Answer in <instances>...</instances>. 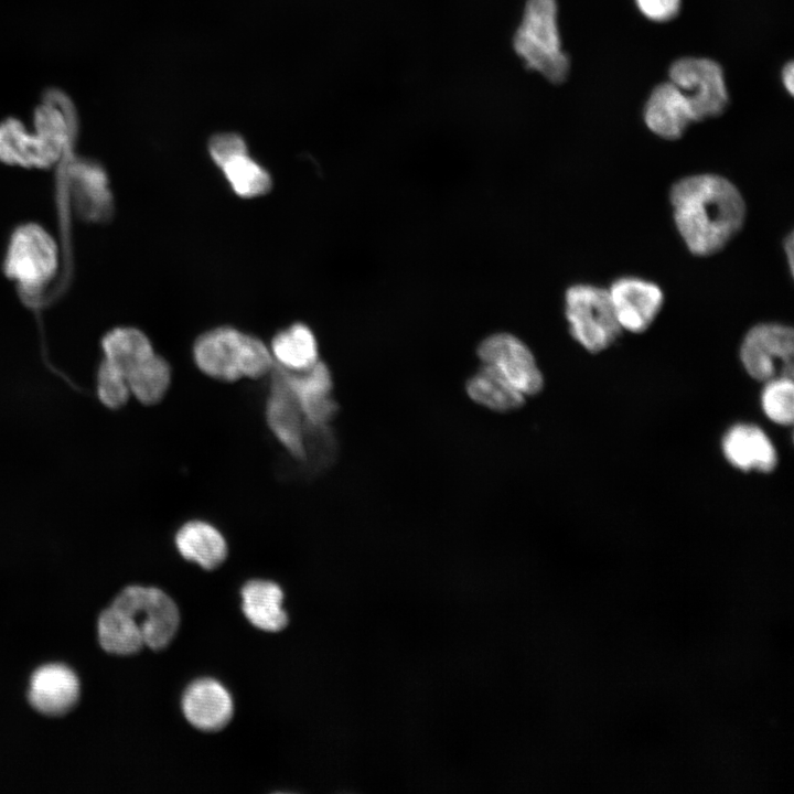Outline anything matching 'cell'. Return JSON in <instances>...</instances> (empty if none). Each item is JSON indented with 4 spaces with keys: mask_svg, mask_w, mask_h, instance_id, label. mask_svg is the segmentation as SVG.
<instances>
[{
    "mask_svg": "<svg viewBox=\"0 0 794 794\" xmlns=\"http://www.w3.org/2000/svg\"><path fill=\"white\" fill-rule=\"evenodd\" d=\"M669 203L683 243L698 257L713 256L727 247L747 217L740 190L716 173L679 179L670 187Z\"/></svg>",
    "mask_w": 794,
    "mask_h": 794,
    "instance_id": "6da1fadb",
    "label": "cell"
},
{
    "mask_svg": "<svg viewBox=\"0 0 794 794\" xmlns=\"http://www.w3.org/2000/svg\"><path fill=\"white\" fill-rule=\"evenodd\" d=\"M193 356L205 375L227 383L243 377L261 378L275 366L262 341L233 326H218L201 334L194 342Z\"/></svg>",
    "mask_w": 794,
    "mask_h": 794,
    "instance_id": "7a4b0ae2",
    "label": "cell"
},
{
    "mask_svg": "<svg viewBox=\"0 0 794 794\" xmlns=\"http://www.w3.org/2000/svg\"><path fill=\"white\" fill-rule=\"evenodd\" d=\"M513 45L529 69L554 84L566 81L570 60L561 49L556 0H527Z\"/></svg>",
    "mask_w": 794,
    "mask_h": 794,
    "instance_id": "3957f363",
    "label": "cell"
},
{
    "mask_svg": "<svg viewBox=\"0 0 794 794\" xmlns=\"http://www.w3.org/2000/svg\"><path fill=\"white\" fill-rule=\"evenodd\" d=\"M564 309L571 336L590 353L607 350L622 334L608 289L571 285L565 291Z\"/></svg>",
    "mask_w": 794,
    "mask_h": 794,
    "instance_id": "277c9868",
    "label": "cell"
},
{
    "mask_svg": "<svg viewBox=\"0 0 794 794\" xmlns=\"http://www.w3.org/2000/svg\"><path fill=\"white\" fill-rule=\"evenodd\" d=\"M58 251L53 237L37 224L19 226L9 240L4 272L25 290L47 283L56 272Z\"/></svg>",
    "mask_w": 794,
    "mask_h": 794,
    "instance_id": "5b68a950",
    "label": "cell"
},
{
    "mask_svg": "<svg viewBox=\"0 0 794 794\" xmlns=\"http://www.w3.org/2000/svg\"><path fill=\"white\" fill-rule=\"evenodd\" d=\"M141 632L143 643L154 651L165 648L174 639L180 613L175 602L154 587L128 586L112 601Z\"/></svg>",
    "mask_w": 794,
    "mask_h": 794,
    "instance_id": "8992f818",
    "label": "cell"
},
{
    "mask_svg": "<svg viewBox=\"0 0 794 794\" xmlns=\"http://www.w3.org/2000/svg\"><path fill=\"white\" fill-rule=\"evenodd\" d=\"M669 82L685 96L694 121L721 116L729 105V95L721 66L705 57H682L669 67Z\"/></svg>",
    "mask_w": 794,
    "mask_h": 794,
    "instance_id": "52a82bcc",
    "label": "cell"
},
{
    "mask_svg": "<svg viewBox=\"0 0 794 794\" xmlns=\"http://www.w3.org/2000/svg\"><path fill=\"white\" fill-rule=\"evenodd\" d=\"M740 357L747 373L757 380L793 378V329L777 322L752 326L742 340Z\"/></svg>",
    "mask_w": 794,
    "mask_h": 794,
    "instance_id": "ba28073f",
    "label": "cell"
},
{
    "mask_svg": "<svg viewBox=\"0 0 794 794\" xmlns=\"http://www.w3.org/2000/svg\"><path fill=\"white\" fill-rule=\"evenodd\" d=\"M482 364L487 365L526 397L538 394L544 377L536 358L518 336L497 332L485 336L476 347Z\"/></svg>",
    "mask_w": 794,
    "mask_h": 794,
    "instance_id": "9c48e42d",
    "label": "cell"
},
{
    "mask_svg": "<svg viewBox=\"0 0 794 794\" xmlns=\"http://www.w3.org/2000/svg\"><path fill=\"white\" fill-rule=\"evenodd\" d=\"M208 152L238 196L253 198L271 190L270 174L249 155L246 141L238 133L214 135L208 141Z\"/></svg>",
    "mask_w": 794,
    "mask_h": 794,
    "instance_id": "30bf717a",
    "label": "cell"
},
{
    "mask_svg": "<svg viewBox=\"0 0 794 794\" xmlns=\"http://www.w3.org/2000/svg\"><path fill=\"white\" fill-rule=\"evenodd\" d=\"M622 331L642 333L661 313L664 304L662 288L644 278L624 276L608 288Z\"/></svg>",
    "mask_w": 794,
    "mask_h": 794,
    "instance_id": "8fae6325",
    "label": "cell"
},
{
    "mask_svg": "<svg viewBox=\"0 0 794 794\" xmlns=\"http://www.w3.org/2000/svg\"><path fill=\"white\" fill-rule=\"evenodd\" d=\"M270 373L271 386L266 406L268 426L294 459L304 460L307 422L280 367L275 364Z\"/></svg>",
    "mask_w": 794,
    "mask_h": 794,
    "instance_id": "7c38bea8",
    "label": "cell"
},
{
    "mask_svg": "<svg viewBox=\"0 0 794 794\" xmlns=\"http://www.w3.org/2000/svg\"><path fill=\"white\" fill-rule=\"evenodd\" d=\"M280 369L307 426L325 427L337 410V404L331 395L333 382L328 365L318 361L312 367L302 372H290L282 367Z\"/></svg>",
    "mask_w": 794,
    "mask_h": 794,
    "instance_id": "4fadbf2b",
    "label": "cell"
},
{
    "mask_svg": "<svg viewBox=\"0 0 794 794\" xmlns=\"http://www.w3.org/2000/svg\"><path fill=\"white\" fill-rule=\"evenodd\" d=\"M181 706L186 720L205 732L225 728L234 712L230 694L213 678L193 680L183 691Z\"/></svg>",
    "mask_w": 794,
    "mask_h": 794,
    "instance_id": "5bb4252c",
    "label": "cell"
},
{
    "mask_svg": "<svg viewBox=\"0 0 794 794\" xmlns=\"http://www.w3.org/2000/svg\"><path fill=\"white\" fill-rule=\"evenodd\" d=\"M78 695V678L65 665H44L31 677L29 700L44 715L60 716L67 712L76 704Z\"/></svg>",
    "mask_w": 794,
    "mask_h": 794,
    "instance_id": "9a60e30c",
    "label": "cell"
},
{
    "mask_svg": "<svg viewBox=\"0 0 794 794\" xmlns=\"http://www.w3.org/2000/svg\"><path fill=\"white\" fill-rule=\"evenodd\" d=\"M64 152L36 131H28L18 119L0 122V160L28 168H47Z\"/></svg>",
    "mask_w": 794,
    "mask_h": 794,
    "instance_id": "2e32d148",
    "label": "cell"
},
{
    "mask_svg": "<svg viewBox=\"0 0 794 794\" xmlns=\"http://www.w3.org/2000/svg\"><path fill=\"white\" fill-rule=\"evenodd\" d=\"M646 127L665 140H677L695 122L682 92L670 82L657 85L644 107Z\"/></svg>",
    "mask_w": 794,
    "mask_h": 794,
    "instance_id": "e0dca14e",
    "label": "cell"
},
{
    "mask_svg": "<svg viewBox=\"0 0 794 794\" xmlns=\"http://www.w3.org/2000/svg\"><path fill=\"white\" fill-rule=\"evenodd\" d=\"M723 453L738 469L769 472L774 469L777 457L768 436L758 427L738 425L723 438Z\"/></svg>",
    "mask_w": 794,
    "mask_h": 794,
    "instance_id": "ac0fdd59",
    "label": "cell"
},
{
    "mask_svg": "<svg viewBox=\"0 0 794 794\" xmlns=\"http://www.w3.org/2000/svg\"><path fill=\"white\" fill-rule=\"evenodd\" d=\"M242 609L248 621L267 632H279L289 622L282 608L283 591L273 581L254 579L247 581L240 590Z\"/></svg>",
    "mask_w": 794,
    "mask_h": 794,
    "instance_id": "d6986e66",
    "label": "cell"
},
{
    "mask_svg": "<svg viewBox=\"0 0 794 794\" xmlns=\"http://www.w3.org/2000/svg\"><path fill=\"white\" fill-rule=\"evenodd\" d=\"M180 555L206 570L219 567L227 557V543L221 532L204 521L184 523L175 535Z\"/></svg>",
    "mask_w": 794,
    "mask_h": 794,
    "instance_id": "ffe728a7",
    "label": "cell"
},
{
    "mask_svg": "<svg viewBox=\"0 0 794 794\" xmlns=\"http://www.w3.org/2000/svg\"><path fill=\"white\" fill-rule=\"evenodd\" d=\"M103 360L127 376L155 352L149 337L139 329L118 326L100 342Z\"/></svg>",
    "mask_w": 794,
    "mask_h": 794,
    "instance_id": "44dd1931",
    "label": "cell"
},
{
    "mask_svg": "<svg viewBox=\"0 0 794 794\" xmlns=\"http://www.w3.org/2000/svg\"><path fill=\"white\" fill-rule=\"evenodd\" d=\"M270 352L277 365L290 372L305 371L320 361L316 339L301 322L278 332L271 341Z\"/></svg>",
    "mask_w": 794,
    "mask_h": 794,
    "instance_id": "7402d4cb",
    "label": "cell"
},
{
    "mask_svg": "<svg viewBox=\"0 0 794 794\" xmlns=\"http://www.w3.org/2000/svg\"><path fill=\"white\" fill-rule=\"evenodd\" d=\"M465 390L473 401L498 412L521 408L526 398L524 394L484 364L468 379Z\"/></svg>",
    "mask_w": 794,
    "mask_h": 794,
    "instance_id": "603a6c76",
    "label": "cell"
},
{
    "mask_svg": "<svg viewBox=\"0 0 794 794\" xmlns=\"http://www.w3.org/2000/svg\"><path fill=\"white\" fill-rule=\"evenodd\" d=\"M71 178L77 204L88 216L105 217L112 205L107 176L103 169L90 162L72 164Z\"/></svg>",
    "mask_w": 794,
    "mask_h": 794,
    "instance_id": "cb8c5ba5",
    "label": "cell"
},
{
    "mask_svg": "<svg viewBox=\"0 0 794 794\" xmlns=\"http://www.w3.org/2000/svg\"><path fill=\"white\" fill-rule=\"evenodd\" d=\"M98 639L106 652L117 655L138 653L144 645L138 626L126 613L112 605L99 615Z\"/></svg>",
    "mask_w": 794,
    "mask_h": 794,
    "instance_id": "d4e9b609",
    "label": "cell"
},
{
    "mask_svg": "<svg viewBox=\"0 0 794 794\" xmlns=\"http://www.w3.org/2000/svg\"><path fill=\"white\" fill-rule=\"evenodd\" d=\"M126 377L131 396L142 405L153 406L163 399L169 389L171 368L162 356L154 353Z\"/></svg>",
    "mask_w": 794,
    "mask_h": 794,
    "instance_id": "484cf974",
    "label": "cell"
},
{
    "mask_svg": "<svg viewBox=\"0 0 794 794\" xmlns=\"http://www.w3.org/2000/svg\"><path fill=\"white\" fill-rule=\"evenodd\" d=\"M95 389L99 403L110 410L125 407L131 397L127 377L104 360L96 371Z\"/></svg>",
    "mask_w": 794,
    "mask_h": 794,
    "instance_id": "4316f807",
    "label": "cell"
},
{
    "mask_svg": "<svg viewBox=\"0 0 794 794\" xmlns=\"http://www.w3.org/2000/svg\"><path fill=\"white\" fill-rule=\"evenodd\" d=\"M793 378L769 380L762 393V408L775 423L791 425L794 416Z\"/></svg>",
    "mask_w": 794,
    "mask_h": 794,
    "instance_id": "83f0119b",
    "label": "cell"
},
{
    "mask_svg": "<svg viewBox=\"0 0 794 794\" xmlns=\"http://www.w3.org/2000/svg\"><path fill=\"white\" fill-rule=\"evenodd\" d=\"M640 11L650 20L666 22L674 19L680 9V0H635Z\"/></svg>",
    "mask_w": 794,
    "mask_h": 794,
    "instance_id": "f1b7e54d",
    "label": "cell"
},
{
    "mask_svg": "<svg viewBox=\"0 0 794 794\" xmlns=\"http://www.w3.org/2000/svg\"><path fill=\"white\" fill-rule=\"evenodd\" d=\"M782 79L783 84L786 88V90L793 95L794 94V65L793 62H788L782 72Z\"/></svg>",
    "mask_w": 794,
    "mask_h": 794,
    "instance_id": "f546056e",
    "label": "cell"
},
{
    "mask_svg": "<svg viewBox=\"0 0 794 794\" xmlns=\"http://www.w3.org/2000/svg\"><path fill=\"white\" fill-rule=\"evenodd\" d=\"M784 251H785V256L787 257V264L790 267V271L793 272V234L792 233H790L787 235V237L785 238Z\"/></svg>",
    "mask_w": 794,
    "mask_h": 794,
    "instance_id": "4dcf8cb0",
    "label": "cell"
}]
</instances>
